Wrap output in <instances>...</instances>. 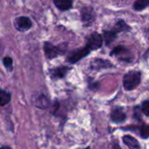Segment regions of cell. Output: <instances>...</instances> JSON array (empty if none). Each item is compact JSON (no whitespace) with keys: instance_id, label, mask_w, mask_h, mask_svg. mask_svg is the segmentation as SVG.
Segmentation results:
<instances>
[{"instance_id":"obj_4","label":"cell","mask_w":149,"mask_h":149,"mask_svg":"<svg viewBox=\"0 0 149 149\" xmlns=\"http://www.w3.org/2000/svg\"><path fill=\"white\" fill-rule=\"evenodd\" d=\"M102 45H103V38L98 32L92 33L88 37L87 41H86V46L91 51H95V50L101 48Z\"/></svg>"},{"instance_id":"obj_2","label":"cell","mask_w":149,"mask_h":149,"mask_svg":"<svg viewBox=\"0 0 149 149\" xmlns=\"http://www.w3.org/2000/svg\"><path fill=\"white\" fill-rule=\"evenodd\" d=\"M44 52L47 59H53L64 52V49L61 46H55L50 42H45L44 45Z\"/></svg>"},{"instance_id":"obj_19","label":"cell","mask_w":149,"mask_h":149,"mask_svg":"<svg viewBox=\"0 0 149 149\" xmlns=\"http://www.w3.org/2000/svg\"><path fill=\"white\" fill-rule=\"evenodd\" d=\"M140 134L142 139H148L149 138V125L144 124L140 128Z\"/></svg>"},{"instance_id":"obj_21","label":"cell","mask_w":149,"mask_h":149,"mask_svg":"<svg viewBox=\"0 0 149 149\" xmlns=\"http://www.w3.org/2000/svg\"><path fill=\"white\" fill-rule=\"evenodd\" d=\"M142 113V110H141V107L140 109L139 107H136L134 108V118L137 119V120H141V113Z\"/></svg>"},{"instance_id":"obj_11","label":"cell","mask_w":149,"mask_h":149,"mask_svg":"<svg viewBox=\"0 0 149 149\" xmlns=\"http://www.w3.org/2000/svg\"><path fill=\"white\" fill-rule=\"evenodd\" d=\"M55 6L63 11L68 10L72 7V0H53Z\"/></svg>"},{"instance_id":"obj_6","label":"cell","mask_w":149,"mask_h":149,"mask_svg":"<svg viewBox=\"0 0 149 149\" xmlns=\"http://www.w3.org/2000/svg\"><path fill=\"white\" fill-rule=\"evenodd\" d=\"M32 104L38 108L46 109L50 106V100L43 93H34L32 96Z\"/></svg>"},{"instance_id":"obj_13","label":"cell","mask_w":149,"mask_h":149,"mask_svg":"<svg viewBox=\"0 0 149 149\" xmlns=\"http://www.w3.org/2000/svg\"><path fill=\"white\" fill-rule=\"evenodd\" d=\"M118 32L115 30H111V31H104L103 36L105 39V43L107 45H109L111 43H113L116 38H117Z\"/></svg>"},{"instance_id":"obj_17","label":"cell","mask_w":149,"mask_h":149,"mask_svg":"<svg viewBox=\"0 0 149 149\" xmlns=\"http://www.w3.org/2000/svg\"><path fill=\"white\" fill-rule=\"evenodd\" d=\"M127 52H128V51L127 50L126 47H124L122 45H119V46L115 47L112 51V52H111L110 55L111 56H119V55H121V54H126Z\"/></svg>"},{"instance_id":"obj_5","label":"cell","mask_w":149,"mask_h":149,"mask_svg":"<svg viewBox=\"0 0 149 149\" xmlns=\"http://www.w3.org/2000/svg\"><path fill=\"white\" fill-rule=\"evenodd\" d=\"M14 26L19 31H25L31 28L32 22L31 20L25 16H20L15 18L14 20Z\"/></svg>"},{"instance_id":"obj_10","label":"cell","mask_w":149,"mask_h":149,"mask_svg":"<svg viewBox=\"0 0 149 149\" xmlns=\"http://www.w3.org/2000/svg\"><path fill=\"white\" fill-rule=\"evenodd\" d=\"M70 70H71V67L69 66H59V67L49 70V75L52 79H64Z\"/></svg>"},{"instance_id":"obj_8","label":"cell","mask_w":149,"mask_h":149,"mask_svg":"<svg viewBox=\"0 0 149 149\" xmlns=\"http://www.w3.org/2000/svg\"><path fill=\"white\" fill-rule=\"evenodd\" d=\"M81 20L85 26H88L92 24V23L95 20V12L91 7H84L81 10Z\"/></svg>"},{"instance_id":"obj_16","label":"cell","mask_w":149,"mask_h":149,"mask_svg":"<svg viewBox=\"0 0 149 149\" xmlns=\"http://www.w3.org/2000/svg\"><path fill=\"white\" fill-rule=\"evenodd\" d=\"M147 7H149V0H136L134 3V9L136 11L143 10Z\"/></svg>"},{"instance_id":"obj_7","label":"cell","mask_w":149,"mask_h":149,"mask_svg":"<svg viewBox=\"0 0 149 149\" xmlns=\"http://www.w3.org/2000/svg\"><path fill=\"white\" fill-rule=\"evenodd\" d=\"M112 67H114L113 65L108 61V60H104L102 58H94L91 61L90 63V68L93 70V71H101V70H104V69H109V68H112Z\"/></svg>"},{"instance_id":"obj_18","label":"cell","mask_w":149,"mask_h":149,"mask_svg":"<svg viewBox=\"0 0 149 149\" xmlns=\"http://www.w3.org/2000/svg\"><path fill=\"white\" fill-rule=\"evenodd\" d=\"M3 64L5 67V69L9 72H11L13 70V60L10 57H4L3 58Z\"/></svg>"},{"instance_id":"obj_14","label":"cell","mask_w":149,"mask_h":149,"mask_svg":"<svg viewBox=\"0 0 149 149\" xmlns=\"http://www.w3.org/2000/svg\"><path fill=\"white\" fill-rule=\"evenodd\" d=\"M11 99V95L9 92L2 89L0 91V106L3 107L5 105H7L8 103H10Z\"/></svg>"},{"instance_id":"obj_22","label":"cell","mask_w":149,"mask_h":149,"mask_svg":"<svg viewBox=\"0 0 149 149\" xmlns=\"http://www.w3.org/2000/svg\"><path fill=\"white\" fill-rule=\"evenodd\" d=\"M148 41H149V30H148Z\"/></svg>"},{"instance_id":"obj_9","label":"cell","mask_w":149,"mask_h":149,"mask_svg":"<svg viewBox=\"0 0 149 149\" xmlns=\"http://www.w3.org/2000/svg\"><path fill=\"white\" fill-rule=\"evenodd\" d=\"M127 114L121 107H115L111 111V120L113 123H122L126 120Z\"/></svg>"},{"instance_id":"obj_1","label":"cell","mask_w":149,"mask_h":149,"mask_svg":"<svg viewBox=\"0 0 149 149\" xmlns=\"http://www.w3.org/2000/svg\"><path fill=\"white\" fill-rule=\"evenodd\" d=\"M141 81V72L139 71H130L123 78V87L126 91H132L137 88Z\"/></svg>"},{"instance_id":"obj_3","label":"cell","mask_w":149,"mask_h":149,"mask_svg":"<svg viewBox=\"0 0 149 149\" xmlns=\"http://www.w3.org/2000/svg\"><path fill=\"white\" fill-rule=\"evenodd\" d=\"M91 50L86 46V47H82L77 50H74L71 52V54L67 57V61L70 62L71 64H75L77 62H79V60H81L82 58H84L85 57L88 56L91 53Z\"/></svg>"},{"instance_id":"obj_12","label":"cell","mask_w":149,"mask_h":149,"mask_svg":"<svg viewBox=\"0 0 149 149\" xmlns=\"http://www.w3.org/2000/svg\"><path fill=\"white\" fill-rule=\"evenodd\" d=\"M122 141L129 148H141V145L139 144L138 141L131 135H125L122 138Z\"/></svg>"},{"instance_id":"obj_15","label":"cell","mask_w":149,"mask_h":149,"mask_svg":"<svg viewBox=\"0 0 149 149\" xmlns=\"http://www.w3.org/2000/svg\"><path fill=\"white\" fill-rule=\"evenodd\" d=\"M130 29H131L130 26L122 19H120L113 27V30H115L118 33L121 31H129Z\"/></svg>"},{"instance_id":"obj_20","label":"cell","mask_w":149,"mask_h":149,"mask_svg":"<svg viewBox=\"0 0 149 149\" xmlns=\"http://www.w3.org/2000/svg\"><path fill=\"white\" fill-rule=\"evenodd\" d=\"M142 113L146 116L149 117V100H145L141 105Z\"/></svg>"}]
</instances>
